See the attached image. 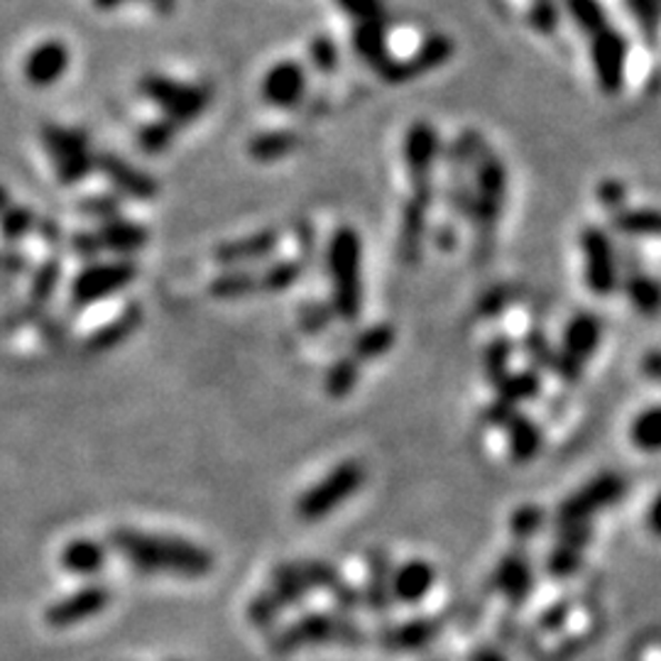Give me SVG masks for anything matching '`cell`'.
Instances as JSON below:
<instances>
[{
    "label": "cell",
    "instance_id": "36",
    "mask_svg": "<svg viewBox=\"0 0 661 661\" xmlns=\"http://www.w3.org/2000/svg\"><path fill=\"white\" fill-rule=\"evenodd\" d=\"M630 441L634 449L644 453H659L661 451V404L647 407L644 412L634 417L630 427Z\"/></svg>",
    "mask_w": 661,
    "mask_h": 661
},
{
    "label": "cell",
    "instance_id": "28",
    "mask_svg": "<svg viewBox=\"0 0 661 661\" xmlns=\"http://www.w3.org/2000/svg\"><path fill=\"white\" fill-rule=\"evenodd\" d=\"M610 223L618 233L630 238H661V211L659 209H628L612 211Z\"/></svg>",
    "mask_w": 661,
    "mask_h": 661
},
{
    "label": "cell",
    "instance_id": "48",
    "mask_svg": "<svg viewBox=\"0 0 661 661\" xmlns=\"http://www.w3.org/2000/svg\"><path fill=\"white\" fill-rule=\"evenodd\" d=\"M333 309L331 304H323V302H309L299 311V323H302V329L307 333H321L329 329V323L333 319Z\"/></svg>",
    "mask_w": 661,
    "mask_h": 661
},
{
    "label": "cell",
    "instance_id": "58",
    "mask_svg": "<svg viewBox=\"0 0 661 661\" xmlns=\"http://www.w3.org/2000/svg\"><path fill=\"white\" fill-rule=\"evenodd\" d=\"M644 375L654 382H661V351H652L642 363Z\"/></svg>",
    "mask_w": 661,
    "mask_h": 661
},
{
    "label": "cell",
    "instance_id": "50",
    "mask_svg": "<svg viewBox=\"0 0 661 661\" xmlns=\"http://www.w3.org/2000/svg\"><path fill=\"white\" fill-rule=\"evenodd\" d=\"M571 13L591 32L605 28V16L595 0H571Z\"/></svg>",
    "mask_w": 661,
    "mask_h": 661
},
{
    "label": "cell",
    "instance_id": "19",
    "mask_svg": "<svg viewBox=\"0 0 661 661\" xmlns=\"http://www.w3.org/2000/svg\"><path fill=\"white\" fill-rule=\"evenodd\" d=\"M620 284L628 294L630 304L644 317H654L661 311V282L652 274L640 270V260L634 262L632 250L620 258Z\"/></svg>",
    "mask_w": 661,
    "mask_h": 661
},
{
    "label": "cell",
    "instance_id": "15",
    "mask_svg": "<svg viewBox=\"0 0 661 661\" xmlns=\"http://www.w3.org/2000/svg\"><path fill=\"white\" fill-rule=\"evenodd\" d=\"M355 634L353 624H348L345 620H339L333 615H309L304 620H299L297 624H292L290 630L282 632L278 637V642H274V649L278 652H292V649L302 647V644H311V642H329L333 637H339V640H348V637Z\"/></svg>",
    "mask_w": 661,
    "mask_h": 661
},
{
    "label": "cell",
    "instance_id": "52",
    "mask_svg": "<svg viewBox=\"0 0 661 661\" xmlns=\"http://www.w3.org/2000/svg\"><path fill=\"white\" fill-rule=\"evenodd\" d=\"M517 412H520V410H517V407H512L508 402H502V400H498V397H495V402H490L485 407V410H483V422L488 427H492V429H504Z\"/></svg>",
    "mask_w": 661,
    "mask_h": 661
},
{
    "label": "cell",
    "instance_id": "27",
    "mask_svg": "<svg viewBox=\"0 0 661 661\" xmlns=\"http://www.w3.org/2000/svg\"><path fill=\"white\" fill-rule=\"evenodd\" d=\"M62 569L74 575H93L106 567V547L93 539H74L62 549Z\"/></svg>",
    "mask_w": 661,
    "mask_h": 661
},
{
    "label": "cell",
    "instance_id": "46",
    "mask_svg": "<svg viewBox=\"0 0 661 661\" xmlns=\"http://www.w3.org/2000/svg\"><path fill=\"white\" fill-rule=\"evenodd\" d=\"M79 213L89 216L93 221H111L120 216V199L113 194H93L79 201Z\"/></svg>",
    "mask_w": 661,
    "mask_h": 661
},
{
    "label": "cell",
    "instance_id": "13",
    "mask_svg": "<svg viewBox=\"0 0 661 661\" xmlns=\"http://www.w3.org/2000/svg\"><path fill=\"white\" fill-rule=\"evenodd\" d=\"M591 62L600 89L605 93H618L624 79V64H628V44L618 32H612L610 28L593 32Z\"/></svg>",
    "mask_w": 661,
    "mask_h": 661
},
{
    "label": "cell",
    "instance_id": "56",
    "mask_svg": "<svg viewBox=\"0 0 661 661\" xmlns=\"http://www.w3.org/2000/svg\"><path fill=\"white\" fill-rule=\"evenodd\" d=\"M644 524L649 532L661 539V492H657L654 500L649 502L647 514H644Z\"/></svg>",
    "mask_w": 661,
    "mask_h": 661
},
{
    "label": "cell",
    "instance_id": "38",
    "mask_svg": "<svg viewBox=\"0 0 661 661\" xmlns=\"http://www.w3.org/2000/svg\"><path fill=\"white\" fill-rule=\"evenodd\" d=\"M360 380V363L353 355H343L335 360V363L327 372V392L333 400H343V397L351 394L355 390V384Z\"/></svg>",
    "mask_w": 661,
    "mask_h": 661
},
{
    "label": "cell",
    "instance_id": "12",
    "mask_svg": "<svg viewBox=\"0 0 661 661\" xmlns=\"http://www.w3.org/2000/svg\"><path fill=\"white\" fill-rule=\"evenodd\" d=\"M108 605H111V591H108L106 585L91 583V585L79 588V591H74L62 600H57L54 605L47 608L44 622L57 630L74 628V624H81V622L96 618Z\"/></svg>",
    "mask_w": 661,
    "mask_h": 661
},
{
    "label": "cell",
    "instance_id": "33",
    "mask_svg": "<svg viewBox=\"0 0 661 661\" xmlns=\"http://www.w3.org/2000/svg\"><path fill=\"white\" fill-rule=\"evenodd\" d=\"M62 280V260L47 258L32 274L30 292H28V314H38L47 307V302L54 297L57 284Z\"/></svg>",
    "mask_w": 661,
    "mask_h": 661
},
{
    "label": "cell",
    "instance_id": "60",
    "mask_svg": "<svg viewBox=\"0 0 661 661\" xmlns=\"http://www.w3.org/2000/svg\"><path fill=\"white\" fill-rule=\"evenodd\" d=\"M148 3L152 6L154 13L164 18V16H170V13H172L174 6H177V0H148Z\"/></svg>",
    "mask_w": 661,
    "mask_h": 661
},
{
    "label": "cell",
    "instance_id": "5",
    "mask_svg": "<svg viewBox=\"0 0 661 661\" xmlns=\"http://www.w3.org/2000/svg\"><path fill=\"white\" fill-rule=\"evenodd\" d=\"M140 91L148 96L152 103L162 108L167 120H172L174 126H187L207 111L211 103L209 87L201 83H184L162 74H148L140 79Z\"/></svg>",
    "mask_w": 661,
    "mask_h": 661
},
{
    "label": "cell",
    "instance_id": "16",
    "mask_svg": "<svg viewBox=\"0 0 661 661\" xmlns=\"http://www.w3.org/2000/svg\"><path fill=\"white\" fill-rule=\"evenodd\" d=\"M260 93L264 101L274 108H282V111L284 108H294L307 93V71L302 69V64L292 62V59L278 62L264 74Z\"/></svg>",
    "mask_w": 661,
    "mask_h": 661
},
{
    "label": "cell",
    "instance_id": "31",
    "mask_svg": "<svg viewBox=\"0 0 661 661\" xmlns=\"http://www.w3.org/2000/svg\"><path fill=\"white\" fill-rule=\"evenodd\" d=\"M394 341H397V333L390 323H375V327H368L355 335L351 345V355L360 365H363V363H370V360L388 355L392 351Z\"/></svg>",
    "mask_w": 661,
    "mask_h": 661
},
{
    "label": "cell",
    "instance_id": "2",
    "mask_svg": "<svg viewBox=\"0 0 661 661\" xmlns=\"http://www.w3.org/2000/svg\"><path fill=\"white\" fill-rule=\"evenodd\" d=\"M327 270L333 314L353 323L363 311V243L353 226H339L329 238Z\"/></svg>",
    "mask_w": 661,
    "mask_h": 661
},
{
    "label": "cell",
    "instance_id": "51",
    "mask_svg": "<svg viewBox=\"0 0 661 661\" xmlns=\"http://www.w3.org/2000/svg\"><path fill=\"white\" fill-rule=\"evenodd\" d=\"M343 13L355 18V22L382 18V3L380 0H335Z\"/></svg>",
    "mask_w": 661,
    "mask_h": 661
},
{
    "label": "cell",
    "instance_id": "22",
    "mask_svg": "<svg viewBox=\"0 0 661 661\" xmlns=\"http://www.w3.org/2000/svg\"><path fill=\"white\" fill-rule=\"evenodd\" d=\"M96 233V240H99L101 250L113 252L118 258H130L140 252L142 248L148 246L150 240V231L146 226H140L136 221H128V219H111V221H103L99 226V231Z\"/></svg>",
    "mask_w": 661,
    "mask_h": 661
},
{
    "label": "cell",
    "instance_id": "14",
    "mask_svg": "<svg viewBox=\"0 0 661 661\" xmlns=\"http://www.w3.org/2000/svg\"><path fill=\"white\" fill-rule=\"evenodd\" d=\"M96 170H99L108 182L116 187V191H120V194L128 199L150 201L160 194L158 179L138 170L136 164L126 162L123 158H118V154H111V152L96 154Z\"/></svg>",
    "mask_w": 661,
    "mask_h": 661
},
{
    "label": "cell",
    "instance_id": "10",
    "mask_svg": "<svg viewBox=\"0 0 661 661\" xmlns=\"http://www.w3.org/2000/svg\"><path fill=\"white\" fill-rule=\"evenodd\" d=\"M138 278V264L130 258H120L113 262H91L83 268L74 282H71V304L77 309H87L101 299H108L126 290Z\"/></svg>",
    "mask_w": 661,
    "mask_h": 661
},
{
    "label": "cell",
    "instance_id": "20",
    "mask_svg": "<svg viewBox=\"0 0 661 661\" xmlns=\"http://www.w3.org/2000/svg\"><path fill=\"white\" fill-rule=\"evenodd\" d=\"M142 307L138 302L128 304L123 311H120L118 317H113L103 327L96 329L87 341H83V348H87V353L91 355H101L108 351H116L118 345H123L132 333L140 329L142 323Z\"/></svg>",
    "mask_w": 661,
    "mask_h": 661
},
{
    "label": "cell",
    "instance_id": "4",
    "mask_svg": "<svg viewBox=\"0 0 661 661\" xmlns=\"http://www.w3.org/2000/svg\"><path fill=\"white\" fill-rule=\"evenodd\" d=\"M365 483V465L358 461H343L323 475L317 485H311L302 498L297 500V517L302 522H321L351 500Z\"/></svg>",
    "mask_w": 661,
    "mask_h": 661
},
{
    "label": "cell",
    "instance_id": "21",
    "mask_svg": "<svg viewBox=\"0 0 661 661\" xmlns=\"http://www.w3.org/2000/svg\"><path fill=\"white\" fill-rule=\"evenodd\" d=\"M429 236V207L414 199H407L400 219V260L414 264L424 256V243Z\"/></svg>",
    "mask_w": 661,
    "mask_h": 661
},
{
    "label": "cell",
    "instance_id": "23",
    "mask_svg": "<svg viewBox=\"0 0 661 661\" xmlns=\"http://www.w3.org/2000/svg\"><path fill=\"white\" fill-rule=\"evenodd\" d=\"M434 567L424 559H412L402 563L397 571H392V595L394 600H400V603L407 605L422 603L427 593L434 588Z\"/></svg>",
    "mask_w": 661,
    "mask_h": 661
},
{
    "label": "cell",
    "instance_id": "34",
    "mask_svg": "<svg viewBox=\"0 0 661 661\" xmlns=\"http://www.w3.org/2000/svg\"><path fill=\"white\" fill-rule=\"evenodd\" d=\"M260 292V278L258 272L246 268H231L221 272L219 278H213L209 284V294L213 299H243Z\"/></svg>",
    "mask_w": 661,
    "mask_h": 661
},
{
    "label": "cell",
    "instance_id": "32",
    "mask_svg": "<svg viewBox=\"0 0 661 661\" xmlns=\"http://www.w3.org/2000/svg\"><path fill=\"white\" fill-rule=\"evenodd\" d=\"M299 148V138L292 130H268L250 140L248 152L256 162H278Z\"/></svg>",
    "mask_w": 661,
    "mask_h": 661
},
{
    "label": "cell",
    "instance_id": "45",
    "mask_svg": "<svg viewBox=\"0 0 661 661\" xmlns=\"http://www.w3.org/2000/svg\"><path fill=\"white\" fill-rule=\"evenodd\" d=\"M581 563H583V549L559 544V542L554 544V549H551L547 557V569L551 575H557V579H567V575H573L581 569Z\"/></svg>",
    "mask_w": 661,
    "mask_h": 661
},
{
    "label": "cell",
    "instance_id": "7",
    "mask_svg": "<svg viewBox=\"0 0 661 661\" xmlns=\"http://www.w3.org/2000/svg\"><path fill=\"white\" fill-rule=\"evenodd\" d=\"M600 335H603V323L598 317L588 314V311L575 314L563 329L561 351H557L551 372L569 384L579 382L583 378L585 363L598 351Z\"/></svg>",
    "mask_w": 661,
    "mask_h": 661
},
{
    "label": "cell",
    "instance_id": "57",
    "mask_svg": "<svg viewBox=\"0 0 661 661\" xmlns=\"http://www.w3.org/2000/svg\"><path fill=\"white\" fill-rule=\"evenodd\" d=\"M431 238H434L437 248L447 250V252L459 246V233H455L451 226H441V231H434V233H431Z\"/></svg>",
    "mask_w": 661,
    "mask_h": 661
},
{
    "label": "cell",
    "instance_id": "9",
    "mask_svg": "<svg viewBox=\"0 0 661 661\" xmlns=\"http://www.w3.org/2000/svg\"><path fill=\"white\" fill-rule=\"evenodd\" d=\"M439 160V136L434 126L414 123L404 136V164L412 182L414 201L431 209L434 201V164Z\"/></svg>",
    "mask_w": 661,
    "mask_h": 661
},
{
    "label": "cell",
    "instance_id": "18",
    "mask_svg": "<svg viewBox=\"0 0 661 661\" xmlns=\"http://www.w3.org/2000/svg\"><path fill=\"white\" fill-rule=\"evenodd\" d=\"M278 248H280V233L274 231V228H264V231L221 243L213 250V258L216 262L223 264L226 270H231V268H243V264L268 260L274 256V250Z\"/></svg>",
    "mask_w": 661,
    "mask_h": 661
},
{
    "label": "cell",
    "instance_id": "30",
    "mask_svg": "<svg viewBox=\"0 0 661 661\" xmlns=\"http://www.w3.org/2000/svg\"><path fill=\"white\" fill-rule=\"evenodd\" d=\"M498 400L508 402L512 407H520L522 402H532L542 394V375L539 370L529 368L520 372H508L498 384H495Z\"/></svg>",
    "mask_w": 661,
    "mask_h": 661
},
{
    "label": "cell",
    "instance_id": "41",
    "mask_svg": "<svg viewBox=\"0 0 661 661\" xmlns=\"http://www.w3.org/2000/svg\"><path fill=\"white\" fill-rule=\"evenodd\" d=\"M34 226H38V216L28 207H8L0 213V236L8 243L26 238L30 231H34Z\"/></svg>",
    "mask_w": 661,
    "mask_h": 661
},
{
    "label": "cell",
    "instance_id": "49",
    "mask_svg": "<svg viewBox=\"0 0 661 661\" xmlns=\"http://www.w3.org/2000/svg\"><path fill=\"white\" fill-rule=\"evenodd\" d=\"M278 615H280V605L274 603L268 591L260 593L258 598H252V603L248 605V618L252 624H258V628H268V624H272Z\"/></svg>",
    "mask_w": 661,
    "mask_h": 661
},
{
    "label": "cell",
    "instance_id": "47",
    "mask_svg": "<svg viewBox=\"0 0 661 661\" xmlns=\"http://www.w3.org/2000/svg\"><path fill=\"white\" fill-rule=\"evenodd\" d=\"M311 64L319 71V74H333L335 67H339V47L327 34H321L309 47Z\"/></svg>",
    "mask_w": 661,
    "mask_h": 661
},
{
    "label": "cell",
    "instance_id": "17",
    "mask_svg": "<svg viewBox=\"0 0 661 661\" xmlns=\"http://www.w3.org/2000/svg\"><path fill=\"white\" fill-rule=\"evenodd\" d=\"M69 62L71 54L64 42L44 40L28 52L26 62H22V74H26L28 83H32V87L44 89L52 87V83H57L67 74Z\"/></svg>",
    "mask_w": 661,
    "mask_h": 661
},
{
    "label": "cell",
    "instance_id": "59",
    "mask_svg": "<svg viewBox=\"0 0 661 661\" xmlns=\"http://www.w3.org/2000/svg\"><path fill=\"white\" fill-rule=\"evenodd\" d=\"M34 231L40 233L42 240H47V243L54 246L59 240V226L54 221H38V226H34Z\"/></svg>",
    "mask_w": 661,
    "mask_h": 661
},
{
    "label": "cell",
    "instance_id": "6",
    "mask_svg": "<svg viewBox=\"0 0 661 661\" xmlns=\"http://www.w3.org/2000/svg\"><path fill=\"white\" fill-rule=\"evenodd\" d=\"M42 146L54 162L57 179L67 187L83 182L96 170V154L87 132L64 126H44Z\"/></svg>",
    "mask_w": 661,
    "mask_h": 661
},
{
    "label": "cell",
    "instance_id": "42",
    "mask_svg": "<svg viewBox=\"0 0 661 661\" xmlns=\"http://www.w3.org/2000/svg\"><path fill=\"white\" fill-rule=\"evenodd\" d=\"M299 573H302V579L309 588H329V591H339V588L345 583L341 579V573L335 571L333 563L327 561H317V559H304V561H297Z\"/></svg>",
    "mask_w": 661,
    "mask_h": 661
},
{
    "label": "cell",
    "instance_id": "35",
    "mask_svg": "<svg viewBox=\"0 0 661 661\" xmlns=\"http://www.w3.org/2000/svg\"><path fill=\"white\" fill-rule=\"evenodd\" d=\"M368 569H370V581L365 593L368 605L372 610H384L392 600V569H390L388 554L372 551L368 557Z\"/></svg>",
    "mask_w": 661,
    "mask_h": 661
},
{
    "label": "cell",
    "instance_id": "8",
    "mask_svg": "<svg viewBox=\"0 0 661 661\" xmlns=\"http://www.w3.org/2000/svg\"><path fill=\"white\" fill-rule=\"evenodd\" d=\"M624 492H628V483H624L622 475L600 473L559 504L554 522L557 527L593 522L595 514L618 504L624 498Z\"/></svg>",
    "mask_w": 661,
    "mask_h": 661
},
{
    "label": "cell",
    "instance_id": "24",
    "mask_svg": "<svg viewBox=\"0 0 661 661\" xmlns=\"http://www.w3.org/2000/svg\"><path fill=\"white\" fill-rule=\"evenodd\" d=\"M495 581L500 591L508 595L512 603H522L529 591H532V563H529L524 549H514L500 559Z\"/></svg>",
    "mask_w": 661,
    "mask_h": 661
},
{
    "label": "cell",
    "instance_id": "3",
    "mask_svg": "<svg viewBox=\"0 0 661 661\" xmlns=\"http://www.w3.org/2000/svg\"><path fill=\"white\" fill-rule=\"evenodd\" d=\"M468 167L473 170V211L471 221L478 233V250H490L495 240L498 221L502 219L504 199H508V170L504 162L492 152L483 138L475 146Z\"/></svg>",
    "mask_w": 661,
    "mask_h": 661
},
{
    "label": "cell",
    "instance_id": "53",
    "mask_svg": "<svg viewBox=\"0 0 661 661\" xmlns=\"http://www.w3.org/2000/svg\"><path fill=\"white\" fill-rule=\"evenodd\" d=\"M71 250H74V256H79L81 260H93L96 256H101V246L99 240H96V233L91 231H79L71 236Z\"/></svg>",
    "mask_w": 661,
    "mask_h": 661
},
{
    "label": "cell",
    "instance_id": "44",
    "mask_svg": "<svg viewBox=\"0 0 661 661\" xmlns=\"http://www.w3.org/2000/svg\"><path fill=\"white\" fill-rule=\"evenodd\" d=\"M524 348V355L529 363H532L534 370H551L554 365V358H557V348L549 343V339L544 335V331H529L522 341Z\"/></svg>",
    "mask_w": 661,
    "mask_h": 661
},
{
    "label": "cell",
    "instance_id": "1",
    "mask_svg": "<svg viewBox=\"0 0 661 661\" xmlns=\"http://www.w3.org/2000/svg\"><path fill=\"white\" fill-rule=\"evenodd\" d=\"M111 544L140 573H174L182 579H203L213 571L211 551L187 542L182 537L120 527L111 534Z\"/></svg>",
    "mask_w": 661,
    "mask_h": 661
},
{
    "label": "cell",
    "instance_id": "40",
    "mask_svg": "<svg viewBox=\"0 0 661 661\" xmlns=\"http://www.w3.org/2000/svg\"><path fill=\"white\" fill-rule=\"evenodd\" d=\"M512 341L508 335H495L483 351V372L485 380L495 388V384L510 372V358H512Z\"/></svg>",
    "mask_w": 661,
    "mask_h": 661
},
{
    "label": "cell",
    "instance_id": "39",
    "mask_svg": "<svg viewBox=\"0 0 661 661\" xmlns=\"http://www.w3.org/2000/svg\"><path fill=\"white\" fill-rule=\"evenodd\" d=\"M177 130L179 126H174L172 120H152V123H146L138 130V148L146 154H162L172 148Z\"/></svg>",
    "mask_w": 661,
    "mask_h": 661
},
{
    "label": "cell",
    "instance_id": "11",
    "mask_svg": "<svg viewBox=\"0 0 661 661\" xmlns=\"http://www.w3.org/2000/svg\"><path fill=\"white\" fill-rule=\"evenodd\" d=\"M581 252L588 290L595 297H610L620 287V252H615L610 236L598 226L583 228Z\"/></svg>",
    "mask_w": 661,
    "mask_h": 661
},
{
    "label": "cell",
    "instance_id": "25",
    "mask_svg": "<svg viewBox=\"0 0 661 661\" xmlns=\"http://www.w3.org/2000/svg\"><path fill=\"white\" fill-rule=\"evenodd\" d=\"M504 434H508V449L514 463H529L542 453L544 431L532 417L517 412L504 427Z\"/></svg>",
    "mask_w": 661,
    "mask_h": 661
},
{
    "label": "cell",
    "instance_id": "54",
    "mask_svg": "<svg viewBox=\"0 0 661 661\" xmlns=\"http://www.w3.org/2000/svg\"><path fill=\"white\" fill-rule=\"evenodd\" d=\"M598 199L605 203L610 211L624 207V187L620 182H605L598 189Z\"/></svg>",
    "mask_w": 661,
    "mask_h": 661
},
{
    "label": "cell",
    "instance_id": "62",
    "mask_svg": "<svg viewBox=\"0 0 661 661\" xmlns=\"http://www.w3.org/2000/svg\"><path fill=\"white\" fill-rule=\"evenodd\" d=\"M96 6H99L101 10H116L118 6H123L126 0H93Z\"/></svg>",
    "mask_w": 661,
    "mask_h": 661
},
{
    "label": "cell",
    "instance_id": "61",
    "mask_svg": "<svg viewBox=\"0 0 661 661\" xmlns=\"http://www.w3.org/2000/svg\"><path fill=\"white\" fill-rule=\"evenodd\" d=\"M8 207H13V201H10V191L0 184V213H3Z\"/></svg>",
    "mask_w": 661,
    "mask_h": 661
},
{
    "label": "cell",
    "instance_id": "26",
    "mask_svg": "<svg viewBox=\"0 0 661 661\" xmlns=\"http://www.w3.org/2000/svg\"><path fill=\"white\" fill-rule=\"evenodd\" d=\"M353 50L360 59H365L370 67H375L380 74L390 62L388 50V28H384L382 18H372L355 22L353 30Z\"/></svg>",
    "mask_w": 661,
    "mask_h": 661
},
{
    "label": "cell",
    "instance_id": "37",
    "mask_svg": "<svg viewBox=\"0 0 661 661\" xmlns=\"http://www.w3.org/2000/svg\"><path fill=\"white\" fill-rule=\"evenodd\" d=\"M302 272H304V268L297 260H274L262 272H258L260 292L280 294V292L292 290L297 280L302 278Z\"/></svg>",
    "mask_w": 661,
    "mask_h": 661
},
{
    "label": "cell",
    "instance_id": "55",
    "mask_svg": "<svg viewBox=\"0 0 661 661\" xmlns=\"http://www.w3.org/2000/svg\"><path fill=\"white\" fill-rule=\"evenodd\" d=\"M508 304V297H504V290L495 287V290H490L483 299H480V314L485 317H495Z\"/></svg>",
    "mask_w": 661,
    "mask_h": 661
},
{
    "label": "cell",
    "instance_id": "29",
    "mask_svg": "<svg viewBox=\"0 0 661 661\" xmlns=\"http://www.w3.org/2000/svg\"><path fill=\"white\" fill-rule=\"evenodd\" d=\"M311 588L304 583L302 573H299L297 561L294 563H280L272 571V585H270V595L274 603L280 605V610L302 603V600L309 595Z\"/></svg>",
    "mask_w": 661,
    "mask_h": 661
},
{
    "label": "cell",
    "instance_id": "43",
    "mask_svg": "<svg viewBox=\"0 0 661 661\" xmlns=\"http://www.w3.org/2000/svg\"><path fill=\"white\" fill-rule=\"evenodd\" d=\"M544 522H547V512L542 508H537V504H522V508H517L512 512L510 532L514 539L527 542V539H532L534 534L542 532Z\"/></svg>",
    "mask_w": 661,
    "mask_h": 661
}]
</instances>
